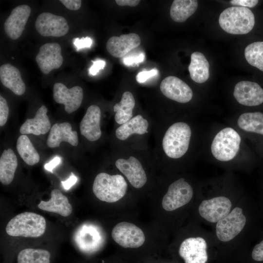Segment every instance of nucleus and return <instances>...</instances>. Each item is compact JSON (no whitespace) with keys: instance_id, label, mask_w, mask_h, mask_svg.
Returning <instances> with one entry per match:
<instances>
[{"instance_id":"1","label":"nucleus","mask_w":263,"mask_h":263,"mask_svg":"<svg viewBox=\"0 0 263 263\" xmlns=\"http://www.w3.org/2000/svg\"><path fill=\"white\" fill-rule=\"evenodd\" d=\"M219 23L225 32L235 35L246 34L255 24V17L248 8L232 6L224 10L220 14Z\"/></svg>"},{"instance_id":"2","label":"nucleus","mask_w":263,"mask_h":263,"mask_svg":"<svg viewBox=\"0 0 263 263\" xmlns=\"http://www.w3.org/2000/svg\"><path fill=\"white\" fill-rule=\"evenodd\" d=\"M46 225L45 219L41 215L25 212L12 218L7 224L5 230L11 236L36 238L44 233Z\"/></svg>"},{"instance_id":"3","label":"nucleus","mask_w":263,"mask_h":263,"mask_svg":"<svg viewBox=\"0 0 263 263\" xmlns=\"http://www.w3.org/2000/svg\"><path fill=\"white\" fill-rule=\"evenodd\" d=\"M127 187V182L122 175H111L101 172L98 174L94 180L93 191L100 200L114 203L124 196Z\"/></svg>"},{"instance_id":"4","label":"nucleus","mask_w":263,"mask_h":263,"mask_svg":"<svg viewBox=\"0 0 263 263\" xmlns=\"http://www.w3.org/2000/svg\"><path fill=\"white\" fill-rule=\"evenodd\" d=\"M191 132L190 127L184 122H177L166 131L162 141L166 154L171 158L183 156L188 149Z\"/></svg>"},{"instance_id":"5","label":"nucleus","mask_w":263,"mask_h":263,"mask_svg":"<svg viewBox=\"0 0 263 263\" xmlns=\"http://www.w3.org/2000/svg\"><path fill=\"white\" fill-rule=\"evenodd\" d=\"M241 138L233 129L225 128L220 131L214 137L211 150L218 160L228 161L236 155L240 148Z\"/></svg>"},{"instance_id":"6","label":"nucleus","mask_w":263,"mask_h":263,"mask_svg":"<svg viewBox=\"0 0 263 263\" xmlns=\"http://www.w3.org/2000/svg\"><path fill=\"white\" fill-rule=\"evenodd\" d=\"M246 218L243 209L234 207L224 218L216 223L215 232L217 239L222 242L233 240L244 228Z\"/></svg>"},{"instance_id":"7","label":"nucleus","mask_w":263,"mask_h":263,"mask_svg":"<svg viewBox=\"0 0 263 263\" xmlns=\"http://www.w3.org/2000/svg\"><path fill=\"white\" fill-rule=\"evenodd\" d=\"M193 195L192 187L183 178L171 183L164 196L162 206L168 211L176 210L188 204Z\"/></svg>"},{"instance_id":"8","label":"nucleus","mask_w":263,"mask_h":263,"mask_svg":"<svg viewBox=\"0 0 263 263\" xmlns=\"http://www.w3.org/2000/svg\"><path fill=\"white\" fill-rule=\"evenodd\" d=\"M232 203L227 197L218 196L202 201L198 207L201 217L211 223H216L232 210Z\"/></svg>"},{"instance_id":"9","label":"nucleus","mask_w":263,"mask_h":263,"mask_svg":"<svg viewBox=\"0 0 263 263\" xmlns=\"http://www.w3.org/2000/svg\"><path fill=\"white\" fill-rule=\"evenodd\" d=\"M114 241L124 248H137L145 241L144 232L136 225L122 222L116 224L112 231Z\"/></svg>"},{"instance_id":"10","label":"nucleus","mask_w":263,"mask_h":263,"mask_svg":"<svg viewBox=\"0 0 263 263\" xmlns=\"http://www.w3.org/2000/svg\"><path fill=\"white\" fill-rule=\"evenodd\" d=\"M74 238L78 248L86 253L98 249L104 241L101 229L91 224H84L79 226L75 231Z\"/></svg>"},{"instance_id":"11","label":"nucleus","mask_w":263,"mask_h":263,"mask_svg":"<svg viewBox=\"0 0 263 263\" xmlns=\"http://www.w3.org/2000/svg\"><path fill=\"white\" fill-rule=\"evenodd\" d=\"M35 27L40 35L46 37H61L69 31V26L65 18L48 12L42 13L38 16Z\"/></svg>"},{"instance_id":"12","label":"nucleus","mask_w":263,"mask_h":263,"mask_svg":"<svg viewBox=\"0 0 263 263\" xmlns=\"http://www.w3.org/2000/svg\"><path fill=\"white\" fill-rule=\"evenodd\" d=\"M207 241L202 237L184 240L179 248V254L185 263H206L208 260Z\"/></svg>"},{"instance_id":"13","label":"nucleus","mask_w":263,"mask_h":263,"mask_svg":"<svg viewBox=\"0 0 263 263\" xmlns=\"http://www.w3.org/2000/svg\"><path fill=\"white\" fill-rule=\"evenodd\" d=\"M37 63L40 71L44 74L59 68L63 63L61 48L56 43H47L39 48L36 57Z\"/></svg>"},{"instance_id":"14","label":"nucleus","mask_w":263,"mask_h":263,"mask_svg":"<svg viewBox=\"0 0 263 263\" xmlns=\"http://www.w3.org/2000/svg\"><path fill=\"white\" fill-rule=\"evenodd\" d=\"M53 97L56 103L64 105L65 111L71 113L81 105L83 92L78 86L69 89L61 83H56L53 87Z\"/></svg>"},{"instance_id":"15","label":"nucleus","mask_w":263,"mask_h":263,"mask_svg":"<svg viewBox=\"0 0 263 263\" xmlns=\"http://www.w3.org/2000/svg\"><path fill=\"white\" fill-rule=\"evenodd\" d=\"M160 88L162 94L168 98L185 103L192 98V91L182 80L174 76L165 77L161 82Z\"/></svg>"},{"instance_id":"16","label":"nucleus","mask_w":263,"mask_h":263,"mask_svg":"<svg viewBox=\"0 0 263 263\" xmlns=\"http://www.w3.org/2000/svg\"><path fill=\"white\" fill-rule=\"evenodd\" d=\"M233 95L241 104L246 106H258L263 103V89L257 83L241 81L234 89Z\"/></svg>"},{"instance_id":"17","label":"nucleus","mask_w":263,"mask_h":263,"mask_svg":"<svg viewBox=\"0 0 263 263\" xmlns=\"http://www.w3.org/2000/svg\"><path fill=\"white\" fill-rule=\"evenodd\" d=\"M117 168L134 188H139L147 182V176L140 161L133 156L128 159L119 158L115 162Z\"/></svg>"},{"instance_id":"18","label":"nucleus","mask_w":263,"mask_h":263,"mask_svg":"<svg viewBox=\"0 0 263 263\" xmlns=\"http://www.w3.org/2000/svg\"><path fill=\"white\" fill-rule=\"evenodd\" d=\"M31 12L27 5H21L14 8L6 19L4 28L6 34L12 39H17L21 35Z\"/></svg>"},{"instance_id":"19","label":"nucleus","mask_w":263,"mask_h":263,"mask_svg":"<svg viewBox=\"0 0 263 263\" xmlns=\"http://www.w3.org/2000/svg\"><path fill=\"white\" fill-rule=\"evenodd\" d=\"M141 43L140 37L135 33L122 34L111 37L106 43L107 51L112 56L119 58L127 55Z\"/></svg>"},{"instance_id":"20","label":"nucleus","mask_w":263,"mask_h":263,"mask_svg":"<svg viewBox=\"0 0 263 263\" xmlns=\"http://www.w3.org/2000/svg\"><path fill=\"white\" fill-rule=\"evenodd\" d=\"M100 118V108L95 105L89 106L79 125L81 134L88 140L95 141L101 137Z\"/></svg>"},{"instance_id":"21","label":"nucleus","mask_w":263,"mask_h":263,"mask_svg":"<svg viewBox=\"0 0 263 263\" xmlns=\"http://www.w3.org/2000/svg\"><path fill=\"white\" fill-rule=\"evenodd\" d=\"M66 142L73 146L78 144L77 132L73 131L68 122L55 124L51 128L47 140L48 147L51 148L58 147L61 142Z\"/></svg>"},{"instance_id":"22","label":"nucleus","mask_w":263,"mask_h":263,"mask_svg":"<svg viewBox=\"0 0 263 263\" xmlns=\"http://www.w3.org/2000/svg\"><path fill=\"white\" fill-rule=\"evenodd\" d=\"M47 109L44 105L38 110L33 118L27 119L21 126L19 132L22 134H44L50 129L51 123L47 114Z\"/></svg>"},{"instance_id":"23","label":"nucleus","mask_w":263,"mask_h":263,"mask_svg":"<svg viewBox=\"0 0 263 263\" xmlns=\"http://www.w3.org/2000/svg\"><path fill=\"white\" fill-rule=\"evenodd\" d=\"M38 207L41 210L56 213L63 217L69 216L72 212V207L68 198L58 189H53L51 198L48 201H41Z\"/></svg>"},{"instance_id":"24","label":"nucleus","mask_w":263,"mask_h":263,"mask_svg":"<svg viewBox=\"0 0 263 263\" xmlns=\"http://www.w3.org/2000/svg\"><path fill=\"white\" fill-rule=\"evenodd\" d=\"M0 79L2 84L18 95L25 92V85L19 69L10 64H3L0 67Z\"/></svg>"},{"instance_id":"25","label":"nucleus","mask_w":263,"mask_h":263,"mask_svg":"<svg viewBox=\"0 0 263 263\" xmlns=\"http://www.w3.org/2000/svg\"><path fill=\"white\" fill-rule=\"evenodd\" d=\"M188 69L191 78L197 83H204L209 78V64L202 53H192Z\"/></svg>"},{"instance_id":"26","label":"nucleus","mask_w":263,"mask_h":263,"mask_svg":"<svg viewBox=\"0 0 263 263\" xmlns=\"http://www.w3.org/2000/svg\"><path fill=\"white\" fill-rule=\"evenodd\" d=\"M18 167L16 155L11 149L4 150L0 158V181L4 185L13 181Z\"/></svg>"},{"instance_id":"27","label":"nucleus","mask_w":263,"mask_h":263,"mask_svg":"<svg viewBox=\"0 0 263 263\" xmlns=\"http://www.w3.org/2000/svg\"><path fill=\"white\" fill-rule=\"evenodd\" d=\"M148 126V121L141 115H137L117 128L115 134L119 140H125L132 134L147 133Z\"/></svg>"},{"instance_id":"28","label":"nucleus","mask_w":263,"mask_h":263,"mask_svg":"<svg viewBox=\"0 0 263 263\" xmlns=\"http://www.w3.org/2000/svg\"><path fill=\"white\" fill-rule=\"evenodd\" d=\"M198 6L196 0H175L170 7V18L174 21L183 22L195 12Z\"/></svg>"},{"instance_id":"29","label":"nucleus","mask_w":263,"mask_h":263,"mask_svg":"<svg viewBox=\"0 0 263 263\" xmlns=\"http://www.w3.org/2000/svg\"><path fill=\"white\" fill-rule=\"evenodd\" d=\"M134 106L135 99L132 94L128 91L124 92L121 101L113 106V111L116 113L115 121L122 125L132 119Z\"/></svg>"},{"instance_id":"30","label":"nucleus","mask_w":263,"mask_h":263,"mask_svg":"<svg viewBox=\"0 0 263 263\" xmlns=\"http://www.w3.org/2000/svg\"><path fill=\"white\" fill-rule=\"evenodd\" d=\"M237 124L245 132L263 135V113L261 112L244 113L239 117Z\"/></svg>"},{"instance_id":"31","label":"nucleus","mask_w":263,"mask_h":263,"mask_svg":"<svg viewBox=\"0 0 263 263\" xmlns=\"http://www.w3.org/2000/svg\"><path fill=\"white\" fill-rule=\"evenodd\" d=\"M17 149L20 156L27 165L33 166L39 161V155L26 135H21L18 138Z\"/></svg>"},{"instance_id":"32","label":"nucleus","mask_w":263,"mask_h":263,"mask_svg":"<svg viewBox=\"0 0 263 263\" xmlns=\"http://www.w3.org/2000/svg\"><path fill=\"white\" fill-rule=\"evenodd\" d=\"M51 254L43 249L25 248L17 257L18 263H50Z\"/></svg>"},{"instance_id":"33","label":"nucleus","mask_w":263,"mask_h":263,"mask_svg":"<svg viewBox=\"0 0 263 263\" xmlns=\"http://www.w3.org/2000/svg\"><path fill=\"white\" fill-rule=\"evenodd\" d=\"M244 56L249 64L263 71V41L248 45L244 50Z\"/></svg>"},{"instance_id":"34","label":"nucleus","mask_w":263,"mask_h":263,"mask_svg":"<svg viewBox=\"0 0 263 263\" xmlns=\"http://www.w3.org/2000/svg\"><path fill=\"white\" fill-rule=\"evenodd\" d=\"M145 59V55L141 53L140 54L125 56L122 57V61L124 65L128 66H135L142 62Z\"/></svg>"},{"instance_id":"35","label":"nucleus","mask_w":263,"mask_h":263,"mask_svg":"<svg viewBox=\"0 0 263 263\" xmlns=\"http://www.w3.org/2000/svg\"><path fill=\"white\" fill-rule=\"evenodd\" d=\"M9 115V107L6 99L0 96V126H4Z\"/></svg>"},{"instance_id":"36","label":"nucleus","mask_w":263,"mask_h":263,"mask_svg":"<svg viewBox=\"0 0 263 263\" xmlns=\"http://www.w3.org/2000/svg\"><path fill=\"white\" fill-rule=\"evenodd\" d=\"M158 74V71L156 68H153L150 71H141L136 75V79L138 83H142L150 78L157 75Z\"/></svg>"},{"instance_id":"37","label":"nucleus","mask_w":263,"mask_h":263,"mask_svg":"<svg viewBox=\"0 0 263 263\" xmlns=\"http://www.w3.org/2000/svg\"><path fill=\"white\" fill-rule=\"evenodd\" d=\"M73 41L77 51L85 48H90L93 43V40L88 37L81 38H75L73 39Z\"/></svg>"},{"instance_id":"38","label":"nucleus","mask_w":263,"mask_h":263,"mask_svg":"<svg viewBox=\"0 0 263 263\" xmlns=\"http://www.w3.org/2000/svg\"><path fill=\"white\" fill-rule=\"evenodd\" d=\"M252 259L256 261H263V240L255 245L252 251Z\"/></svg>"},{"instance_id":"39","label":"nucleus","mask_w":263,"mask_h":263,"mask_svg":"<svg viewBox=\"0 0 263 263\" xmlns=\"http://www.w3.org/2000/svg\"><path fill=\"white\" fill-rule=\"evenodd\" d=\"M93 64L89 70V73L92 75H96L100 70L104 69L106 62L103 60H97L93 61Z\"/></svg>"},{"instance_id":"40","label":"nucleus","mask_w":263,"mask_h":263,"mask_svg":"<svg viewBox=\"0 0 263 263\" xmlns=\"http://www.w3.org/2000/svg\"><path fill=\"white\" fill-rule=\"evenodd\" d=\"M258 2V0H232L230 1V3L233 5L250 8L256 6Z\"/></svg>"},{"instance_id":"41","label":"nucleus","mask_w":263,"mask_h":263,"mask_svg":"<svg viewBox=\"0 0 263 263\" xmlns=\"http://www.w3.org/2000/svg\"><path fill=\"white\" fill-rule=\"evenodd\" d=\"M59 1L70 10H77L80 8L81 5L80 0H60Z\"/></svg>"},{"instance_id":"42","label":"nucleus","mask_w":263,"mask_h":263,"mask_svg":"<svg viewBox=\"0 0 263 263\" xmlns=\"http://www.w3.org/2000/svg\"><path fill=\"white\" fill-rule=\"evenodd\" d=\"M77 177L72 172L69 178L64 181H61V183L65 190H69L76 182Z\"/></svg>"},{"instance_id":"43","label":"nucleus","mask_w":263,"mask_h":263,"mask_svg":"<svg viewBox=\"0 0 263 263\" xmlns=\"http://www.w3.org/2000/svg\"><path fill=\"white\" fill-rule=\"evenodd\" d=\"M61 162V158L58 156L55 157L49 163L44 165V168L46 170L53 172V169L58 165Z\"/></svg>"},{"instance_id":"44","label":"nucleus","mask_w":263,"mask_h":263,"mask_svg":"<svg viewBox=\"0 0 263 263\" xmlns=\"http://www.w3.org/2000/svg\"><path fill=\"white\" fill-rule=\"evenodd\" d=\"M140 0H116L115 2L119 6H135L137 5Z\"/></svg>"}]
</instances>
